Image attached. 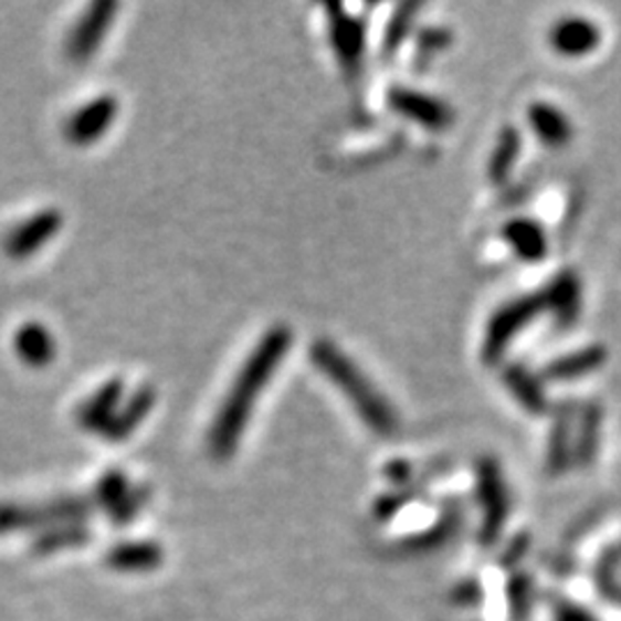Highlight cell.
<instances>
[{
  "label": "cell",
  "instance_id": "obj_1",
  "mask_svg": "<svg viewBox=\"0 0 621 621\" xmlns=\"http://www.w3.org/2000/svg\"><path fill=\"white\" fill-rule=\"evenodd\" d=\"M291 344H293L291 329L286 325H276L267 329L259 346L246 357L231 391L225 393V399L212 421L208 446H210V454L217 461H225L238 449L249 423L253 403H256L265 385L270 382L281 361H284Z\"/></svg>",
  "mask_w": 621,
  "mask_h": 621
},
{
  "label": "cell",
  "instance_id": "obj_2",
  "mask_svg": "<svg viewBox=\"0 0 621 621\" xmlns=\"http://www.w3.org/2000/svg\"><path fill=\"white\" fill-rule=\"evenodd\" d=\"M310 359L316 361L318 369L341 389L344 397L352 403L357 414L364 419L378 435H393L399 431V417L391 410L389 401L373 387V382L361 373L359 366L344 355L336 344L320 338L310 346Z\"/></svg>",
  "mask_w": 621,
  "mask_h": 621
},
{
  "label": "cell",
  "instance_id": "obj_3",
  "mask_svg": "<svg viewBox=\"0 0 621 621\" xmlns=\"http://www.w3.org/2000/svg\"><path fill=\"white\" fill-rule=\"evenodd\" d=\"M546 310V297L544 293L527 295L516 302L504 304L488 323L486 338H484V359L488 364H495L502 359L506 346L534 320L539 318Z\"/></svg>",
  "mask_w": 621,
  "mask_h": 621
},
{
  "label": "cell",
  "instance_id": "obj_4",
  "mask_svg": "<svg viewBox=\"0 0 621 621\" xmlns=\"http://www.w3.org/2000/svg\"><path fill=\"white\" fill-rule=\"evenodd\" d=\"M120 6L116 0H97V3L88 6L86 12L81 14L76 25L70 31L65 42V55L72 63H88L99 44L104 42V35L113 25Z\"/></svg>",
  "mask_w": 621,
  "mask_h": 621
},
{
  "label": "cell",
  "instance_id": "obj_5",
  "mask_svg": "<svg viewBox=\"0 0 621 621\" xmlns=\"http://www.w3.org/2000/svg\"><path fill=\"white\" fill-rule=\"evenodd\" d=\"M476 472H478L476 478L478 499H482L484 506V523L482 529H478V541L484 546H491L499 536L506 516H509V497H506V486L499 465L493 459H484L478 463Z\"/></svg>",
  "mask_w": 621,
  "mask_h": 621
},
{
  "label": "cell",
  "instance_id": "obj_6",
  "mask_svg": "<svg viewBox=\"0 0 621 621\" xmlns=\"http://www.w3.org/2000/svg\"><path fill=\"white\" fill-rule=\"evenodd\" d=\"M63 229V212L61 210H40L33 217H28L23 223H17L14 229L6 235L3 249L10 259L23 261L40 251L53 235H59Z\"/></svg>",
  "mask_w": 621,
  "mask_h": 621
},
{
  "label": "cell",
  "instance_id": "obj_7",
  "mask_svg": "<svg viewBox=\"0 0 621 621\" xmlns=\"http://www.w3.org/2000/svg\"><path fill=\"white\" fill-rule=\"evenodd\" d=\"M118 116V99L113 95H99L83 104L65 123V138L74 146H88L106 134Z\"/></svg>",
  "mask_w": 621,
  "mask_h": 621
},
{
  "label": "cell",
  "instance_id": "obj_8",
  "mask_svg": "<svg viewBox=\"0 0 621 621\" xmlns=\"http://www.w3.org/2000/svg\"><path fill=\"white\" fill-rule=\"evenodd\" d=\"M329 14V35H331V46L338 55V63L344 65L348 74H357L361 59H364V46H366V28L364 23L346 14L341 6L327 8Z\"/></svg>",
  "mask_w": 621,
  "mask_h": 621
},
{
  "label": "cell",
  "instance_id": "obj_9",
  "mask_svg": "<svg viewBox=\"0 0 621 621\" xmlns=\"http://www.w3.org/2000/svg\"><path fill=\"white\" fill-rule=\"evenodd\" d=\"M389 104L393 110L401 113V116L433 131H442L454 123V110H451L442 99L412 88H391Z\"/></svg>",
  "mask_w": 621,
  "mask_h": 621
},
{
  "label": "cell",
  "instance_id": "obj_10",
  "mask_svg": "<svg viewBox=\"0 0 621 621\" xmlns=\"http://www.w3.org/2000/svg\"><path fill=\"white\" fill-rule=\"evenodd\" d=\"M550 44L567 59H582L601 44V31L597 23L582 17H567L552 25Z\"/></svg>",
  "mask_w": 621,
  "mask_h": 621
},
{
  "label": "cell",
  "instance_id": "obj_11",
  "mask_svg": "<svg viewBox=\"0 0 621 621\" xmlns=\"http://www.w3.org/2000/svg\"><path fill=\"white\" fill-rule=\"evenodd\" d=\"M155 403H157V389L152 385L138 387L131 397L116 410V414H113V419L106 423L102 435L108 442L127 440L140 427V423H144V419L152 412Z\"/></svg>",
  "mask_w": 621,
  "mask_h": 621
},
{
  "label": "cell",
  "instance_id": "obj_12",
  "mask_svg": "<svg viewBox=\"0 0 621 621\" xmlns=\"http://www.w3.org/2000/svg\"><path fill=\"white\" fill-rule=\"evenodd\" d=\"M123 391L125 382L120 378H113L106 385H102L88 401H83L76 410V421L81 429L102 433L106 423L116 414V410L123 403Z\"/></svg>",
  "mask_w": 621,
  "mask_h": 621
},
{
  "label": "cell",
  "instance_id": "obj_13",
  "mask_svg": "<svg viewBox=\"0 0 621 621\" xmlns=\"http://www.w3.org/2000/svg\"><path fill=\"white\" fill-rule=\"evenodd\" d=\"M14 352L17 357L33 366V369H44L55 357V338L42 323H25L14 334Z\"/></svg>",
  "mask_w": 621,
  "mask_h": 621
},
{
  "label": "cell",
  "instance_id": "obj_14",
  "mask_svg": "<svg viewBox=\"0 0 621 621\" xmlns=\"http://www.w3.org/2000/svg\"><path fill=\"white\" fill-rule=\"evenodd\" d=\"M544 297H546V308H552V316L561 327H569L578 320L582 291H580V281L573 272H561L548 286Z\"/></svg>",
  "mask_w": 621,
  "mask_h": 621
},
{
  "label": "cell",
  "instance_id": "obj_15",
  "mask_svg": "<svg viewBox=\"0 0 621 621\" xmlns=\"http://www.w3.org/2000/svg\"><path fill=\"white\" fill-rule=\"evenodd\" d=\"M527 120H529L531 129L536 131V136H539L550 148L567 146L573 136V127H571L569 118L552 104H546V102L529 104Z\"/></svg>",
  "mask_w": 621,
  "mask_h": 621
},
{
  "label": "cell",
  "instance_id": "obj_16",
  "mask_svg": "<svg viewBox=\"0 0 621 621\" xmlns=\"http://www.w3.org/2000/svg\"><path fill=\"white\" fill-rule=\"evenodd\" d=\"M504 240L518 253V259L527 263H539L548 253V240L539 223L534 219H514L504 225Z\"/></svg>",
  "mask_w": 621,
  "mask_h": 621
},
{
  "label": "cell",
  "instance_id": "obj_17",
  "mask_svg": "<svg viewBox=\"0 0 621 621\" xmlns=\"http://www.w3.org/2000/svg\"><path fill=\"white\" fill-rule=\"evenodd\" d=\"M504 385L509 387L514 393V399L531 414H544L548 408L546 393L541 389V382L536 380L523 364H512L509 369L504 371Z\"/></svg>",
  "mask_w": 621,
  "mask_h": 621
},
{
  "label": "cell",
  "instance_id": "obj_18",
  "mask_svg": "<svg viewBox=\"0 0 621 621\" xmlns=\"http://www.w3.org/2000/svg\"><path fill=\"white\" fill-rule=\"evenodd\" d=\"M606 359H608V352L601 346H591V348H582L580 352L564 355V357L550 361L544 373H546V378H552V380H573V378H582L591 371H597L599 366H603Z\"/></svg>",
  "mask_w": 621,
  "mask_h": 621
},
{
  "label": "cell",
  "instance_id": "obj_19",
  "mask_svg": "<svg viewBox=\"0 0 621 621\" xmlns=\"http://www.w3.org/2000/svg\"><path fill=\"white\" fill-rule=\"evenodd\" d=\"M520 146H523V138L516 127H504L499 131L497 146L488 161V176L493 182H502L509 178L512 168L516 166V161L520 157Z\"/></svg>",
  "mask_w": 621,
  "mask_h": 621
},
{
  "label": "cell",
  "instance_id": "obj_20",
  "mask_svg": "<svg viewBox=\"0 0 621 621\" xmlns=\"http://www.w3.org/2000/svg\"><path fill=\"white\" fill-rule=\"evenodd\" d=\"M599 440H601V408L597 403H591L582 412L580 433H578V442H576V459L582 467L594 463L597 451H599Z\"/></svg>",
  "mask_w": 621,
  "mask_h": 621
},
{
  "label": "cell",
  "instance_id": "obj_21",
  "mask_svg": "<svg viewBox=\"0 0 621 621\" xmlns=\"http://www.w3.org/2000/svg\"><path fill=\"white\" fill-rule=\"evenodd\" d=\"M571 465V431L567 419H557L548 442V470L559 474Z\"/></svg>",
  "mask_w": 621,
  "mask_h": 621
},
{
  "label": "cell",
  "instance_id": "obj_22",
  "mask_svg": "<svg viewBox=\"0 0 621 621\" xmlns=\"http://www.w3.org/2000/svg\"><path fill=\"white\" fill-rule=\"evenodd\" d=\"M417 10H419L417 6H403L397 10V14L391 17L387 31H385V53H393L401 46V42L410 33Z\"/></svg>",
  "mask_w": 621,
  "mask_h": 621
},
{
  "label": "cell",
  "instance_id": "obj_23",
  "mask_svg": "<svg viewBox=\"0 0 621 621\" xmlns=\"http://www.w3.org/2000/svg\"><path fill=\"white\" fill-rule=\"evenodd\" d=\"M125 495H127V478L123 472H108L99 482L95 493V497L102 504H113V506H116Z\"/></svg>",
  "mask_w": 621,
  "mask_h": 621
},
{
  "label": "cell",
  "instance_id": "obj_24",
  "mask_svg": "<svg viewBox=\"0 0 621 621\" xmlns=\"http://www.w3.org/2000/svg\"><path fill=\"white\" fill-rule=\"evenodd\" d=\"M148 495H150L148 488L127 491V495L116 506H113V514H116V518H131V514L146 504Z\"/></svg>",
  "mask_w": 621,
  "mask_h": 621
},
{
  "label": "cell",
  "instance_id": "obj_25",
  "mask_svg": "<svg viewBox=\"0 0 621 621\" xmlns=\"http://www.w3.org/2000/svg\"><path fill=\"white\" fill-rule=\"evenodd\" d=\"M446 44H449V33L440 31V28H431V31H427V35H423V40H421V49L427 53L440 51Z\"/></svg>",
  "mask_w": 621,
  "mask_h": 621
}]
</instances>
